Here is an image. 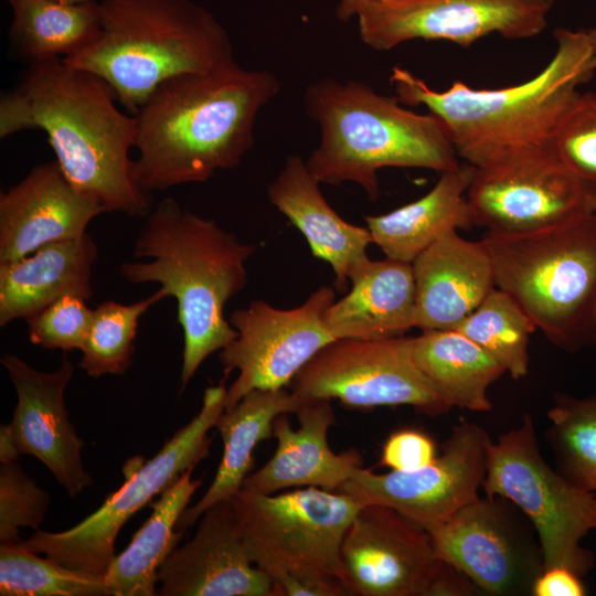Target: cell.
<instances>
[{
    "mask_svg": "<svg viewBox=\"0 0 596 596\" xmlns=\"http://www.w3.org/2000/svg\"><path fill=\"white\" fill-rule=\"evenodd\" d=\"M594 66H595V70H596V47H595V53H594Z\"/></svg>",
    "mask_w": 596,
    "mask_h": 596,
    "instance_id": "obj_43",
    "label": "cell"
},
{
    "mask_svg": "<svg viewBox=\"0 0 596 596\" xmlns=\"http://www.w3.org/2000/svg\"><path fill=\"white\" fill-rule=\"evenodd\" d=\"M104 212L96 199L68 181L56 161L36 164L0 194V263L83 237L91 221Z\"/></svg>",
    "mask_w": 596,
    "mask_h": 596,
    "instance_id": "obj_20",
    "label": "cell"
},
{
    "mask_svg": "<svg viewBox=\"0 0 596 596\" xmlns=\"http://www.w3.org/2000/svg\"><path fill=\"white\" fill-rule=\"evenodd\" d=\"M7 1L12 3L14 0H7ZM54 1L62 2V3H82L89 0H54Z\"/></svg>",
    "mask_w": 596,
    "mask_h": 596,
    "instance_id": "obj_42",
    "label": "cell"
},
{
    "mask_svg": "<svg viewBox=\"0 0 596 596\" xmlns=\"http://www.w3.org/2000/svg\"><path fill=\"white\" fill-rule=\"evenodd\" d=\"M9 425L0 427V461L8 464L15 461L19 456Z\"/></svg>",
    "mask_w": 596,
    "mask_h": 596,
    "instance_id": "obj_40",
    "label": "cell"
},
{
    "mask_svg": "<svg viewBox=\"0 0 596 596\" xmlns=\"http://www.w3.org/2000/svg\"><path fill=\"white\" fill-rule=\"evenodd\" d=\"M304 401L286 387L254 390L233 408L222 413L214 426L223 441L217 471L202 498L182 512L178 530L185 531L206 509L231 500L242 489L254 467L253 453L257 444L273 437V424L279 415L296 414Z\"/></svg>",
    "mask_w": 596,
    "mask_h": 596,
    "instance_id": "obj_27",
    "label": "cell"
},
{
    "mask_svg": "<svg viewBox=\"0 0 596 596\" xmlns=\"http://www.w3.org/2000/svg\"><path fill=\"white\" fill-rule=\"evenodd\" d=\"M22 541L0 544L1 596H109L105 575L63 566Z\"/></svg>",
    "mask_w": 596,
    "mask_h": 596,
    "instance_id": "obj_32",
    "label": "cell"
},
{
    "mask_svg": "<svg viewBox=\"0 0 596 596\" xmlns=\"http://www.w3.org/2000/svg\"><path fill=\"white\" fill-rule=\"evenodd\" d=\"M304 104L320 128L319 145L306 161L320 183L354 182L375 201L382 168L443 173L460 166L437 116L407 109L396 96L379 94L366 83L324 77L307 87Z\"/></svg>",
    "mask_w": 596,
    "mask_h": 596,
    "instance_id": "obj_5",
    "label": "cell"
},
{
    "mask_svg": "<svg viewBox=\"0 0 596 596\" xmlns=\"http://www.w3.org/2000/svg\"><path fill=\"white\" fill-rule=\"evenodd\" d=\"M556 50L544 68L523 83L472 88L456 81L436 91L394 66L390 83L407 106H425L445 125L460 158L476 168L520 150L549 145L560 119L596 72V29H556Z\"/></svg>",
    "mask_w": 596,
    "mask_h": 596,
    "instance_id": "obj_3",
    "label": "cell"
},
{
    "mask_svg": "<svg viewBox=\"0 0 596 596\" xmlns=\"http://www.w3.org/2000/svg\"><path fill=\"white\" fill-rule=\"evenodd\" d=\"M98 35L63 61L104 79L131 114L166 81L234 60L220 22L190 0H102Z\"/></svg>",
    "mask_w": 596,
    "mask_h": 596,
    "instance_id": "obj_6",
    "label": "cell"
},
{
    "mask_svg": "<svg viewBox=\"0 0 596 596\" xmlns=\"http://www.w3.org/2000/svg\"><path fill=\"white\" fill-rule=\"evenodd\" d=\"M10 38L31 63L76 54L98 35L100 6L95 0L62 3L54 0H14Z\"/></svg>",
    "mask_w": 596,
    "mask_h": 596,
    "instance_id": "obj_30",
    "label": "cell"
},
{
    "mask_svg": "<svg viewBox=\"0 0 596 596\" xmlns=\"http://www.w3.org/2000/svg\"><path fill=\"white\" fill-rule=\"evenodd\" d=\"M490 440L479 425L460 422L429 465L386 473L360 467L337 491L362 505L390 507L429 531L479 496Z\"/></svg>",
    "mask_w": 596,
    "mask_h": 596,
    "instance_id": "obj_16",
    "label": "cell"
},
{
    "mask_svg": "<svg viewBox=\"0 0 596 596\" xmlns=\"http://www.w3.org/2000/svg\"><path fill=\"white\" fill-rule=\"evenodd\" d=\"M350 283L351 290L323 313L324 326L336 339H391L415 328L412 263L369 259L351 275Z\"/></svg>",
    "mask_w": 596,
    "mask_h": 596,
    "instance_id": "obj_24",
    "label": "cell"
},
{
    "mask_svg": "<svg viewBox=\"0 0 596 596\" xmlns=\"http://www.w3.org/2000/svg\"><path fill=\"white\" fill-rule=\"evenodd\" d=\"M334 296L332 287L322 286L292 309L254 300L232 312L228 321L237 336L220 350L219 359L225 376L233 370L238 374L227 389L224 411L254 390L286 387L320 349L336 340L323 322Z\"/></svg>",
    "mask_w": 596,
    "mask_h": 596,
    "instance_id": "obj_14",
    "label": "cell"
},
{
    "mask_svg": "<svg viewBox=\"0 0 596 596\" xmlns=\"http://www.w3.org/2000/svg\"><path fill=\"white\" fill-rule=\"evenodd\" d=\"M256 252L215 221L162 199L145 217L132 262L119 267L129 284L157 283L177 300L183 332L180 391L203 361L237 336L224 316L228 299L247 284L246 262Z\"/></svg>",
    "mask_w": 596,
    "mask_h": 596,
    "instance_id": "obj_4",
    "label": "cell"
},
{
    "mask_svg": "<svg viewBox=\"0 0 596 596\" xmlns=\"http://www.w3.org/2000/svg\"><path fill=\"white\" fill-rule=\"evenodd\" d=\"M496 287L511 295L554 345L596 343V214L523 234L488 232Z\"/></svg>",
    "mask_w": 596,
    "mask_h": 596,
    "instance_id": "obj_7",
    "label": "cell"
},
{
    "mask_svg": "<svg viewBox=\"0 0 596 596\" xmlns=\"http://www.w3.org/2000/svg\"><path fill=\"white\" fill-rule=\"evenodd\" d=\"M287 415L274 421L273 437L277 440L274 455L245 478L243 490L260 494L295 487L337 491L362 467L358 451L334 454L329 447L328 432L336 424L330 400H305L296 412L297 429L291 427Z\"/></svg>",
    "mask_w": 596,
    "mask_h": 596,
    "instance_id": "obj_21",
    "label": "cell"
},
{
    "mask_svg": "<svg viewBox=\"0 0 596 596\" xmlns=\"http://www.w3.org/2000/svg\"><path fill=\"white\" fill-rule=\"evenodd\" d=\"M473 225L523 234L596 214V187L567 169L549 145L475 167L466 193Z\"/></svg>",
    "mask_w": 596,
    "mask_h": 596,
    "instance_id": "obj_12",
    "label": "cell"
},
{
    "mask_svg": "<svg viewBox=\"0 0 596 596\" xmlns=\"http://www.w3.org/2000/svg\"><path fill=\"white\" fill-rule=\"evenodd\" d=\"M341 583L351 596H466L479 590L438 557L424 526L380 504L362 505L345 532Z\"/></svg>",
    "mask_w": 596,
    "mask_h": 596,
    "instance_id": "obj_11",
    "label": "cell"
},
{
    "mask_svg": "<svg viewBox=\"0 0 596 596\" xmlns=\"http://www.w3.org/2000/svg\"><path fill=\"white\" fill-rule=\"evenodd\" d=\"M413 338L336 339L295 375L290 391L304 400H338L350 408L408 405L428 416L451 407L414 362Z\"/></svg>",
    "mask_w": 596,
    "mask_h": 596,
    "instance_id": "obj_13",
    "label": "cell"
},
{
    "mask_svg": "<svg viewBox=\"0 0 596 596\" xmlns=\"http://www.w3.org/2000/svg\"><path fill=\"white\" fill-rule=\"evenodd\" d=\"M320 182L298 155L286 158L268 185L269 202L306 237L312 255L329 263L334 287L345 291L351 275L370 258L373 243L368 227L344 221L327 202Z\"/></svg>",
    "mask_w": 596,
    "mask_h": 596,
    "instance_id": "obj_23",
    "label": "cell"
},
{
    "mask_svg": "<svg viewBox=\"0 0 596 596\" xmlns=\"http://www.w3.org/2000/svg\"><path fill=\"white\" fill-rule=\"evenodd\" d=\"M159 288L151 296L125 305L105 301L94 311L91 326L81 349L78 363L89 376L124 375L132 362L135 338L141 316L155 304L167 298Z\"/></svg>",
    "mask_w": 596,
    "mask_h": 596,
    "instance_id": "obj_34",
    "label": "cell"
},
{
    "mask_svg": "<svg viewBox=\"0 0 596 596\" xmlns=\"http://www.w3.org/2000/svg\"><path fill=\"white\" fill-rule=\"evenodd\" d=\"M549 146L573 173L596 187V92H579L555 127Z\"/></svg>",
    "mask_w": 596,
    "mask_h": 596,
    "instance_id": "obj_35",
    "label": "cell"
},
{
    "mask_svg": "<svg viewBox=\"0 0 596 596\" xmlns=\"http://www.w3.org/2000/svg\"><path fill=\"white\" fill-rule=\"evenodd\" d=\"M162 596H274L268 575L251 558L231 500L206 509L191 540L159 570Z\"/></svg>",
    "mask_w": 596,
    "mask_h": 596,
    "instance_id": "obj_19",
    "label": "cell"
},
{
    "mask_svg": "<svg viewBox=\"0 0 596 596\" xmlns=\"http://www.w3.org/2000/svg\"><path fill=\"white\" fill-rule=\"evenodd\" d=\"M97 245L89 234L54 242L12 262L0 263V327L26 320L55 300L76 295L88 300Z\"/></svg>",
    "mask_w": 596,
    "mask_h": 596,
    "instance_id": "obj_25",
    "label": "cell"
},
{
    "mask_svg": "<svg viewBox=\"0 0 596 596\" xmlns=\"http://www.w3.org/2000/svg\"><path fill=\"white\" fill-rule=\"evenodd\" d=\"M279 87L269 71L236 61L162 83L134 115L142 187L204 182L238 166L254 146L258 113Z\"/></svg>",
    "mask_w": 596,
    "mask_h": 596,
    "instance_id": "obj_2",
    "label": "cell"
},
{
    "mask_svg": "<svg viewBox=\"0 0 596 596\" xmlns=\"http://www.w3.org/2000/svg\"><path fill=\"white\" fill-rule=\"evenodd\" d=\"M412 353L418 370L451 408H492L488 389L505 371L469 338L455 329L422 331L413 338Z\"/></svg>",
    "mask_w": 596,
    "mask_h": 596,
    "instance_id": "obj_29",
    "label": "cell"
},
{
    "mask_svg": "<svg viewBox=\"0 0 596 596\" xmlns=\"http://www.w3.org/2000/svg\"><path fill=\"white\" fill-rule=\"evenodd\" d=\"M482 489L524 513L536 532L544 568L588 574L594 554L582 541L596 530V493L578 488L545 461L530 415L490 440Z\"/></svg>",
    "mask_w": 596,
    "mask_h": 596,
    "instance_id": "obj_9",
    "label": "cell"
},
{
    "mask_svg": "<svg viewBox=\"0 0 596 596\" xmlns=\"http://www.w3.org/2000/svg\"><path fill=\"white\" fill-rule=\"evenodd\" d=\"M415 328L453 330L496 288L493 266L481 241L447 233L412 262Z\"/></svg>",
    "mask_w": 596,
    "mask_h": 596,
    "instance_id": "obj_22",
    "label": "cell"
},
{
    "mask_svg": "<svg viewBox=\"0 0 596 596\" xmlns=\"http://www.w3.org/2000/svg\"><path fill=\"white\" fill-rule=\"evenodd\" d=\"M100 77L54 58L31 63L0 98V138L39 129L46 134L68 181L105 212L146 217L150 192L140 183L136 118L119 110Z\"/></svg>",
    "mask_w": 596,
    "mask_h": 596,
    "instance_id": "obj_1",
    "label": "cell"
},
{
    "mask_svg": "<svg viewBox=\"0 0 596 596\" xmlns=\"http://www.w3.org/2000/svg\"><path fill=\"white\" fill-rule=\"evenodd\" d=\"M582 576L564 566L544 568L532 586L534 596H584L587 594Z\"/></svg>",
    "mask_w": 596,
    "mask_h": 596,
    "instance_id": "obj_39",
    "label": "cell"
},
{
    "mask_svg": "<svg viewBox=\"0 0 596 596\" xmlns=\"http://www.w3.org/2000/svg\"><path fill=\"white\" fill-rule=\"evenodd\" d=\"M231 502L247 552L273 589L295 578L341 583V545L362 504L315 487L279 494L241 489Z\"/></svg>",
    "mask_w": 596,
    "mask_h": 596,
    "instance_id": "obj_8",
    "label": "cell"
},
{
    "mask_svg": "<svg viewBox=\"0 0 596 596\" xmlns=\"http://www.w3.org/2000/svg\"><path fill=\"white\" fill-rule=\"evenodd\" d=\"M437 457L435 441L416 429L394 432L385 440L380 466L396 471H412L429 465Z\"/></svg>",
    "mask_w": 596,
    "mask_h": 596,
    "instance_id": "obj_38",
    "label": "cell"
},
{
    "mask_svg": "<svg viewBox=\"0 0 596 596\" xmlns=\"http://www.w3.org/2000/svg\"><path fill=\"white\" fill-rule=\"evenodd\" d=\"M50 494L15 461L0 467V541H20V528L40 529Z\"/></svg>",
    "mask_w": 596,
    "mask_h": 596,
    "instance_id": "obj_36",
    "label": "cell"
},
{
    "mask_svg": "<svg viewBox=\"0 0 596 596\" xmlns=\"http://www.w3.org/2000/svg\"><path fill=\"white\" fill-rule=\"evenodd\" d=\"M493 358L513 379L529 371L534 322L507 291L496 287L455 329Z\"/></svg>",
    "mask_w": 596,
    "mask_h": 596,
    "instance_id": "obj_31",
    "label": "cell"
},
{
    "mask_svg": "<svg viewBox=\"0 0 596 596\" xmlns=\"http://www.w3.org/2000/svg\"><path fill=\"white\" fill-rule=\"evenodd\" d=\"M193 469L184 471L160 494L129 545L115 556L105 574L110 596L158 595L159 570L183 536L177 523L202 483V479H192Z\"/></svg>",
    "mask_w": 596,
    "mask_h": 596,
    "instance_id": "obj_28",
    "label": "cell"
},
{
    "mask_svg": "<svg viewBox=\"0 0 596 596\" xmlns=\"http://www.w3.org/2000/svg\"><path fill=\"white\" fill-rule=\"evenodd\" d=\"M545 437L556 469L581 489L596 493V391L584 397L556 394Z\"/></svg>",
    "mask_w": 596,
    "mask_h": 596,
    "instance_id": "obj_33",
    "label": "cell"
},
{
    "mask_svg": "<svg viewBox=\"0 0 596 596\" xmlns=\"http://www.w3.org/2000/svg\"><path fill=\"white\" fill-rule=\"evenodd\" d=\"M220 384L204 390L199 413L180 428L151 459L128 464L126 480L104 503L74 528L61 532L38 530L22 543L56 563L105 575L114 561L115 541L124 524L184 471L210 454L209 430L224 412L227 389Z\"/></svg>",
    "mask_w": 596,
    "mask_h": 596,
    "instance_id": "obj_10",
    "label": "cell"
},
{
    "mask_svg": "<svg viewBox=\"0 0 596 596\" xmlns=\"http://www.w3.org/2000/svg\"><path fill=\"white\" fill-rule=\"evenodd\" d=\"M371 0H340L337 8V17L341 21H348L358 17L362 8Z\"/></svg>",
    "mask_w": 596,
    "mask_h": 596,
    "instance_id": "obj_41",
    "label": "cell"
},
{
    "mask_svg": "<svg viewBox=\"0 0 596 596\" xmlns=\"http://www.w3.org/2000/svg\"><path fill=\"white\" fill-rule=\"evenodd\" d=\"M86 301L67 295L28 318L30 342L45 349L81 350L94 311Z\"/></svg>",
    "mask_w": 596,
    "mask_h": 596,
    "instance_id": "obj_37",
    "label": "cell"
},
{
    "mask_svg": "<svg viewBox=\"0 0 596 596\" xmlns=\"http://www.w3.org/2000/svg\"><path fill=\"white\" fill-rule=\"evenodd\" d=\"M509 503L478 496L428 531L438 557L490 595L531 594L544 570L539 542Z\"/></svg>",
    "mask_w": 596,
    "mask_h": 596,
    "instance_id": "obj_17",
    "label": "cell"
},
{
    "mask_svg": "<svg viewBox=\"0 0 596 596\" xmlns=\"http://www.w3.org/2000/svg\"><path fill=\"white\" fill-rule=\"evenodd\" d=\"M17 392L18 403L9 425L19 454L31 455L45 465L70 497L93 483L81 451L84 441L70 421L64 393L74 366L63 358L53 372H41L15 354L1 356Z\"/></svg>",
    "mask_w": 596,
    "mask_h": 596,
    "instance_id": "obj_18",
    "label": "cell"
},
{
    "mask_svg": "<svg viewBox=\"0 0 596 596\" xmlns=\"http://www.w3.org/2000/svg\"><path fill=\"white\" fill-rule=\"evenodd\" d=\"M553 0H371L358 14L359 34L375 51L411 41L469 47L492 33L530 39L547 25Z\"/></svg>",
    "mask_w": 596,
    "mask_h": 596,
    "instance_id": "obj_15",
    "label": "cell"
},
{
    "mask_svg": "<svg viewBox=\"0 0 596 596\" xmlns=\"http://www.w3.org/2000/svg\"><path fill=\"white\" fill-rule=\"evenodd\" d=\"M475 167L465 163L440 173L422 198L382 215L365 216L373 244L386 257L412 263L447 233L473 226L466 196Z\"/></svg>",
    "mask_w": 596,
    "mask_h": 596,
    "instance_id": "obj_26",
    "label": "cell"
}]
</instances>
